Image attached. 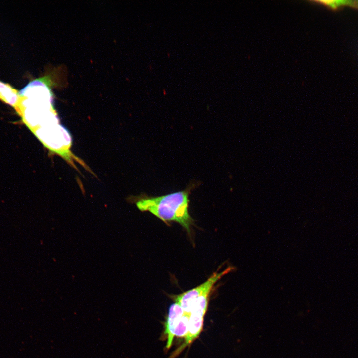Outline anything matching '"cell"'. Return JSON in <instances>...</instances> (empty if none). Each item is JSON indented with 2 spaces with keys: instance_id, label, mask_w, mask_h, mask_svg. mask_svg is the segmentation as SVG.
Returning <instances> with one entry per match:
<instances>
[{
  "instance_id": "4",
  "label": "cell",
  "mask_w": 358,
  "mask_h": 358,
  "mask_svg": "<svg viewBox=\"0 0 358 358\" xmlns=\"http://www.w3.org/2000/svg\"><path fill=\"white\" fill-rule=\"evenodd\" d=\"M204 316L200 314L190 313L188 332L185 337L186 345L192 343L200 335L203 329Z\"/></svg>"
},
{
  "instance_id": "6",
  "label": "cell",
  "mask_w": 358,
  "mask_h": 358,
  "mask_svg": "<svg viewBox=\"0 0 358 358\" xmlns=\"http://www.w3.org/2000/svg\"><path fill=\"white\" fill-rule=\"evenodd\" d=\"M189 315L185 313L179 320L176 328L174 336L184 338L186 336L189 330Z\"/></svg>"
},
{
  "instance_id": "5",
  "label": "cell",
  "mask_w": 358,
  "mask_h": 358,
  "mask_svg": "<svg viewBox=\"0 0 358 358\" xmlns=\"http://www.w3.org/2000/svg\"><path fill=\"white\" fill-rule=\"evenodd\" d=\"M19 91L9 84L0 80V99L3 102L17 108L20 102Z\"/></svg>"
},
{
  "instance_id": "1",
  "label": "cell",
  "mask_w": 358,
  "mask_h": 358,
  "mask_svg": "<svg viewBox=\"0 0 358 358\" xmlns=\"http://www.w3.org/2000/svg\"><path fill=\"white\" fill-rule=\"evenodd\" d=\"M188 203L187 192L179 191L141 199L136 204L141 211H148L164 222L176 221L189 232L192 220L188 212Z\"/></svg>"
},
{
  "instance_id": "3",
  "label": "cell",
  "mask_w": 358,
  "mask_h": 358,
  "mask_svg": "<svg viewBox=\"0 0 358 358\" xmlns=\"http://www.w3.org/2000/svg\"><path fill=\"white\" fill-rule=\"evenodd\" d=\"M185 314L184 310L180 305L175 302L169 308L167 320L165 324L164 334L167 340L166 348H170L172 345L174 333L176 327L179 323L181 318Z\"/></svg>"
},
{
  "instance_id": "2",
  "label": "cell",
  "mask_w": 358,
  "mask_h": 358,
  "mask_svg": "<svg viewBox=\"0 0 358 358\" xmlns=\"http://www.w3.org/2000/svg\"><path fill=\"white\" fill-rule=\"evenodd\" d=\"M232 270L229 267L221 272H215L204 283L179 295L174 296L175 302L181 306L184 312L190 315L193 304L201 295L210 293L215 284Z\"/></svg>"
}]
</instances>
